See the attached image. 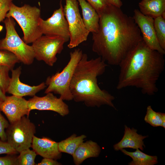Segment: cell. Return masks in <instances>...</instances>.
<instances>
[{"mask_svg":"<svg viewBox=\"0 0 165 165\" xmlns=\"http://www.w3.org/2000/svg\"><path fill=\"white\" fill-rule=\"evenodd\" d=\"M6 129V141L18 153L31 147L36 127L28 116L10 123Z\"/></svg>","mask_w":165,"mask_h":165,"instance_id":"cell-7","label":"cell"},{"mask_svg":"<svg viewBox=\"0 0 165 165\" xmlns=\"http://www.w3.org/2000/svg\"><path fill=\"white\" fill-rule=\"evenodd\" d=\"M133 17L140 29L142 40L147 46L151 49L164 55L165 50L160 46L156 35L154 19L143 15L137 9L134 11Z\"/></svg>","mask_w":165,"mask_h":165,"instance_id":"cell-11","label":"cell"},{"mask_svg":"<svg viewBox=\"0 0 165 165\" xmlns=\"http://www.w3.org/2000/svg\"><path fill=\"white\" fill-rule=\"evenodd\" d=\"M165 118L164 113L155 112L150 105L147 107L144 118V120L146 123L153 127H161L163 119Z\"/></svg>","mask_w":165,"mask_h":165,"instance_id":"cell-22","label":"cell"},{"mask_svg":"<svg viewBox=\"0 0 165 165\" xmlns=\"http://www.w3.org/2000/svg\"><path fill=\"white\" fill-rule=\"evenodd\" d=\"M143 15L154 19L160 16L165 18V0H142L138 4Z\"/></svg>","mask_w":165,"mask_h":165,"instance_id":"cell-19","label":"cell"},{"mask_svg":"<svg viewBox=\"0 0 165 165\" xmlns=\"http://www.w3.org/2000/svg\"><path fill=\"white\" fill-rule=\"evenodd\" d=\"M20 62L16 57L11 52L0 50V65L7 66L12 69L16 64Z\"/></svg>","mask_w":165,"mask_h":165,"instance_id":"cell-25","label":"cell"},{"mask_svg":"<svg viewBox=\"0 0 165 165\" xmlns=\"http://www.w3.org/2000/svg\"><path fill=\"white\" fill-rule=\"evenodd\" d=\"M13 0H0V23L6 17Z\"/></svg>","mask_w":165,"mask_h":165,"instance_id":"cell-28","label":"cell"},{"mask_svg":"<svg viewBox=\"0 0 165 165\" xmlns=\"http://www.w3.org/2000/svg\"><path fill=\"white\" fill-rule=\"evenodd\" d=\"M29 110H49L56 112L62 116L68 115L69 110L68 105L60 97L52 93H49L42 97L35 95L28 100Z\"/></svg>","mask_w":165,"mask_h":165,"instance_id":"cell-12","label":"cell"},{"mask_svg":"<svg viewBox=\"0 0 165 165\" xmlns=\"http://www.w3.org/2000/svg\"><path fill=\"white\" fill-rule=\"evenodd\" d=\"M14 155H8L4 157H0V165H17V157Z\"/></svg>","mask_w":165,"mask_h":165,"instance_id":"cell-31","label":"cell"},{"mask_svg":"<svg viewBox=\"0 0 165 165\" xmlns=\"http://www.w3.org/2000/svg\"><path fill=\"white\" fill-rule=\"evenodd\" d=\"M11 71L12 77L7 92L13 95L20 97L34 96L46 87L44 82L36 86H31L21 82L20 79L21 71L20 66L15 69H13Z\"/></svg>","mask_w":165,"mask_h":165,"instance_id":"cell-14","label":"cell"},{"mask_svg":"<svg viewBox=\"0 0 165 165\" xmlns=\"http://www.w3.org/2000/svg\"><path fill=\"white\" fill-rule=\"evenodd\" d=\"M59 8L53 12L46 20L41 18L39 26L42 34L45 35L58 36L64 38L67 42L70 39L68 25L65 17L61 0Z\"/></svg>","mask_w":165,"mask_h":165,"instance_id":"cell-10","label":"cell"},{"mask_svg":"<svg viewBox=\"0 0 165 165\" xmlns=\"http://www.w3.org/2000/svg\"><path fill=\"white\" fill-rule=\"evenodd\" d=\"M120 150L132 159V160L128 163L129 165H154L158 163L157 156L149 155L138 149H136L134 152H129L124 148Z\"/></svg>","mask_w":165,"mask_h":165,"instance_id":"cell-20","label":"cell"},{"mask_svg":"<svg viewBox=\"0 0 165 165\" xmlns=\"http://www.w3.org/2000/svg\"><path fill=\"white\" fill-rule=\"evenodd\" d=\"M82 10V19L86 29L96 32L99 27L100 16L95 9L86 0H77Z\"/></svg>","mask_w":165,"mask_h":165,"instance_id":"cell-18","label":"cell"},{"mask_svg":"<svg viewBox=\"0 0 165 165\" xmlns=\"http://www.w3.org/2000/svg\"><path fill=\"white\" fill-rule=\"evenodd\" d=\"M98 31L92 33V51L108 64L118 66L142 40L133 17L111 5L99 15Z\"/></svg>","mask_w":165,"mask_h":165,"instance_id":"cell-1","label":"cell"},{"mask_svg":"<svg viewBox=\"0 0 165 165\" xmlns=\"http://www.w3.org/2000/svg\"><path fill=\"white\" fill-rule=\"evenodd\" d=\"M9 125L8 121L1 114L0 110V138L2 141H6V136L5 130Z\"/></svg>","mask_w":165,"mask_h":165,"instance_id":"cell-29","label":"cell"},{"mask_svg":"<svg viewBox=\"0 0 165 165\" xmlns=\"http://www.w3.org/2000/svg\"><path fill=\"white\" fill-rule=\"evenodd\" d=\"M3 21L6 33L5 37L0 40V50L11 52L25 64H31L35 58L32 46L26 43L20 37L13 18L6 17Z\"/></svg>","mask_w":165,"mask_h":165,"instance_id":"cell-6","label":"cell"},{"mask_svg":"<svg viewBox=\"0 0 165 165\" xmlns=\"http://www.w3.org/2000/svg\"><path fill=\"white\" fill-rule=\"evenodd\" d=\"M12 69L9 66L0 65V88L6 94L10 80L9 72Z\"/></svg>","mask_w":165,"mask_h":165,"instance_id":"cell-26","label":"cell"},{"mask_svg":"<svg viewBox=\"0 0 165 165\" xmlns=\"http://www.w3.org/2000/svg\"><path fill=\"white\" fill-rule=\"evenodd\" d=\"M31 147L37 154L43 158L57 160L61 156V152L58 149V142L48 138H39L34 136Z\"/></svg>","mask_w":165,"mask_h":165,"instance_id":"cell-15","label":"cell"},{"mask_svg":"<svg viewBox=\"0 0 165 165\" xmlns=\"http://www.w3.org/2000/svg\"><path fill=\"white\" fill-rule=\"evenodd\" d=\"M61 164V163L58 162L56 160L49 158H44L40 163L36 164L37 165H59Z\"/></svg>","mask_w":165,"mask_h":165,"instance_id":"cell-32","label":"cell"},{"mask_svg":"<svg viewBox=\"0 0 165 165\" xmlns=\"http://www.w3.org/2000/svg\"><path fill=\"white\" fill-rule=\"evenodd\" d=\"M112 5L117 7L120 8L123 5V3L121 0H108Z\"/></svg>","mask_w":165,"mask_h":165,"instance_id":"cell-33","label":"cell"},{"mask_svg":"<svg viewBox=\"0 0 165 165\" xmlns=\"http://www.w3.org/2000/svg\"><path fill=\"white\" fill-rule=\"evenodd\" d=\"M2 101H0V103L2 102Z\"/></svg>","mask_w":165,"mask_h":165,"instance_id":"cell-35","label":"cell"},{"mask_svg":"<svg viewBox=\"0 0 165 165\" xmlns=\"http://www.w3.org/2000/svg\"><path fill=\"white\" fill-rule=\"evenodd\" d=\"M83 53L82 50L79 48L70 53L69 61L63 70L47 78L45 83L48 87L45 93H52L58 94L59 97L63 101L73 100L70 85L76 67Z\"/></svg>","mask_w":165,"mask_h":165,"instance_id":"cell-5","label":"cell"},{"mask_svg":"<svg viewBox=\"0 0 165 165\" xmlns=\"http://www.w3.org/2000/svg\"><path fill=\"white\" fill-rule=\"evenodd\" d=\"M86 136L82 134L77 136L75 134L58 142V149L61 152L68 153L72 156L78 146L84 141Z\"/></svg>","mask_w":165,"mask_h":165,"instance_id":"cell-21","label":"cell"},{"mask_svg":"<svg viewBox=\"0 0 165 165\" xmlns=\"http://www.w3.org/2000/svg\"><path fill=\"white\" fill-rule=\"evenodd\" d=\"M164 55L149 48L142 40L119 64L117 89L134 87L143 94L154 95L158 90L157 83L164 68Z\"/></svg>","mask_w":165,"mask_h":165,"instance_id":"cell-2","label":"cell"},{"mask_svg":"<svg viewBox=\"0 0 165 165\" xmlns=\"http://www.w3.org/2000/svg\"><path fill=\"white\" fill-rule=\"evenodd\" d=\"M156 35L161 47L165 50V18L160 16L154 19Z\"/></svg>","mask_w":165,"mask_h":165,"instance_id":"cell-23","label":"cell"},{"mask_svg":"<svg viewBox=\"0 0 165 165\" xmlns=\"http://www.w3.org/2000/svg\"><path fill=\"white\" fill-rule=\"evenodd\" d=\"M0 110L6 115L10 123L19 120L25 115L28 116L30 111L28 100L13 95L6 96L5 100L0 103Z\"/></svg>","mask_w":165,"mask_h":165,"instance_id":"cell-13","label":"cell"},{"mask_svg":"<svg viewBox=\"0 0 165 165\" xmlns=\"http://www.w3.org/2000/svg\"><path fill=\"white\" fill-rule=\"evenodd\" d=\"M17 153L7 141L0 140V154L15 155Z\"/></svg>","mask_w":165,"mask_h":165,"instance_id":"cell-30","label":"cell"},{"mask_svg":"<svg viewBox=\"0 0 165 165\" xmlns=\"http://www.w3.org/2000/svg\"><path fill=\"white\" fill-rule=\"evenodd\" d=\"M65 1V5L63 10L68 23L70 34L69 42L68 47L72 49L86 41L90 32L86 29L83 22L78 0Z\"/></svg>","mask_w":165,"mask_h":165,"instance_id":"cell-8","label":"cell"},{"mask_svg":"<svg viewBox=\"0 0 165 165\" xmlns=\"http://www.w3.org/2000/svg\"><path fill=\"white\" fill-rule=\"evenodd\" d=\"M107 65L99 57L88 60L83 53L77 64L71 80L70 90L73 100L82 102L88 107L107 105L116 109L113 101L115 97L97 84V78L105 72Z\"/></svg>","mask_w":165,"mask_h":165,"instance_id":"cell-3","label":"cell"},{"mask_svg":"<svg viewBox=\"0 0 165 165\" xmlns=\"http://www.w3.org/2000/svg\"><path fill=\"white\" fill-rule=\"evenodd\" d=\"M6 97V94L4 93L0 88V101H4Z\"/></svg>","mask_w":165,"mask_h":165,"instance_id":"cell-34","label":"cell"},{"mask_svg":"<svg viewBox=\"0 0 165 165\" xmlns=\"http://www.w3.org/2000/svg\"><path fill=\"white\" fill-rule=\"evenodd\" d=\"M101 148L96 142L91 140L83 142L76 148L72 155L76 165H79L86 159L99 156Z\"/></svg>","mask_w":165,"mask_h":165,"instance_id":"cell-17","label":"cell"},{"mask_svg":"<svg viewBox=\"0 0 165 165\" xmlns=\"http://www.w3.org/2000/svg\"><path fill=\"white\" fill-rule=\"evenodd\" d=\"M66 42L59 36L42 35L32 43L35 58L53 66L57 60V55L61 53Z\"/></svg>","mask_w":165,"mask_h":165,"instance_id":"cell-9","label":"cell"},{"mask_svg":"<svg viewBox=\"0 0 165 165\" xmlns=\"http://www.w3.org/2000/svg\"><path fill=\"white\" fill-rule=\"evenodd\" d=\"M17 157V165H36L35 160L37 154L34 151L28 148L21 151Z\"/></svg>","mask_w":165,"mask_h":165,"instance_id":"cell-24","label":"cell"},{"mask_svg":"<svg viewBox=\"0 0 165 165\" xmlns=\"http://www.w3.org/2000/svg\"><path fill=\"white\" fill-rule=\"evenodd\" d=\"M86 0L95 9L99 15L111 5L108 0Z\"/></svg>","mask_w":165,"mask_h":165,"instance_id":"cell-27","label":"cell"},{"mask_svg":"<svg viewBox=\"0 0 165 165\" xmlns=\"http://www.w3.org/2000/svg\"><path fill=\"white\" fill-rule=\"evenodd\" d=\"M148 137L137 133V130L124 126V134L122 139L113 145L114 149L119 151L125 148L140 149L143 151L145 145L143 140Z\"/></svg>","mask_w":165,"mask_h":165,"instance_id":"cell-16","label":"cell"},{"mask_svg":"<svg viewBox=\"0 0 165 165\" xmlns=\"http://www.w3.org/2000/svg\"><path fill=\"white\" fill-rule=\"evenodd\" d=\"M6 17L17 21L24 34L23 40L27 44L32 43L43 35L39 26L41 10L36 6L25 4L20 7L13 3Z\"/></svg>","mask_w":165,"mask_h":165,"instance_id":"cell-4","label":"cell"}]
</instances>
